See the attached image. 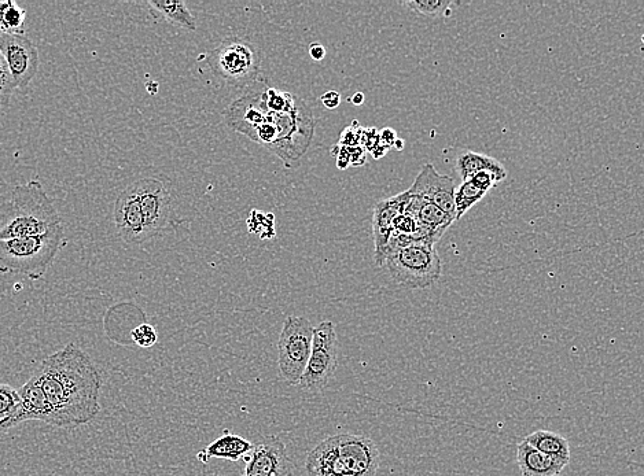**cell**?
<instances>
[{"label": "cell", "mask_w": 644, "mask_h": 476, "mask_svg": "<svg viewBox=\"0 0 644 476\" xmlns=\"http://www.w3.org/2000/svg\"><path fill=\"white\" fill-rule=\"evenodd\" d=\"M266 83V79L257 77L246 87L245 94L228 106L224 114L226 123L235 132L272 151L286 168H297L314 139V113L303 99L293 112H271L263 102Z\"/></svg>", "instance_id": "obj_1"}, {"label": "cell", "mask_w": 644, "mask_h": 476, "mask_svg": "<svg viewBox=\"0 0 644 476\" xmlns=\"http://www.w3.org/2000/svg\"><path fill=\"white\" fill-rule=\"evenodd\" d=\"M32 375L53 409L55 427L84 426L101 412V372L75 343L50 354Z\"/></svg>", "instance_id": "obj_2"}, {"label": "cell", "mask_w": 644, "mask_h": 476, "mask_svg": "<svg viewBox=\"0 0 644 476\" xmlns=\"http://www.w3.org/2000/svg\"><path fill=\"white\" fill-rule=\"evenodd\" d=\"M60 225V214L39 180L14 187L9 201L0 205V242L47 234Z\"/></svg>", "instance_id": "obj_3"}, {"label": "cell", "mask_w": 644, "mask_h": 476, "mask_svg": "<svg viewBox=\"0 0 644 476\" xmlns=\"http://www.w3.org/2000/svg\"><path fill=\"white\" fill-rule=\"evenodd\" d=\"M66 245L64 225L47 234L0 242V273L40 280Z\"/></svg>", "instance_id": "obj_4"}, {"label": "cell", "mask_w": 644, "mask_h": 476, "mask_svg": "<svg viewBox=\"0 0 644 476\" xmlns=\"http://www.w3.org/2000/svg\"><path fill=\"white\" fill-rule=\"evenodd\" d=\"M384 267L390 278L410 290L429 289L439 282L443 263L434 247L414 245L386 257Z\"/></svg>", "instance_id": "obj_5"}, {"label": "cell", "mask_w": 644, "mask_h": 476, "mask_svg": "<svg viewBox=\"0 0 644 476\" xmlns=\"http://www.w3.org/2000/svg\"><path fill=\"white\" fill-rule=\"evenodd\" d=\"M315 327L305 317L289 316L278 339L279 374L287 385L296 386L303 378L311 356Z\"/></svg>", "instance_id": "obj_6"}, {"label": "cell", "mask_w": 644, "mask_h": 476, "mask_svg": "<svg viewBox=\"0 0 644 476\" xmlns=\"http://www.w3.org/2000/svg\"><path fill=\"white\" fill-rule=\"evenodd\" d=\"M212 72L235 88H246L259 77L260 54L252 43L231 40L208 55Z\"/></svg>", "instance_id": "obj_7"}, {"label": "cell", "mask_w": 644, "mask_h": 476, "mask_svg": "<svg viewBox=\"0 0 644 476\" xmlns=\"http://www.w3.org/2000/svg\"><path fill=\"white\" fill-rule=\"evenodd\" d=\"M338 365V339L333 321L325 320L315 327L311 356L303 378L298 382L300 389L308 393H319L326 389L336 374Z\"/></svg>", "instance_id": "obj_8"}, {"label": "cell", "mask_w": 644, "mask_h": 476, "mask_svg": "<svg viewBox=\"0 0 644 476\" xmlns=\"http://www.w3.org/2000/svg\"><path fill=\"white\" fill-rule=\"evenodd\" d=\"M135 197L141 206L147 236L153 238L172 223V198L164 184L153 177L131 184Z\"/></svg>", "instance_id": "obj_9"}, {"label": "cell", "mask_w": 644, "mask_h": 476, "mask_svg": "<svg viewBox=\"0 0 644 476\" xmlns=\"http://www.w3.org/2000/svg\"><path fill=\"white\" fill-rule=\"evenodd\" d=\"M0 54L16 88H27L39 72V50L27 35H0Z\"/></svg>", "instance_id": "obj_10"}, {"label": "cell", "mask_w": 644, "mask_h": 476, "mask_svg": "<svg viewBox=\"0 0 644 476\" xmlns=\"http://www.w3.org/2000/svg\"><path fill=\"white\" fill-rule=\"evenodd\" d=\"M338 457L345 476H375L381 453L373 439L364 435L340 434Z\"/></svg>", "instance_id": "obj_11"}, {"label": "cell", "mask_w": 644, "mask_h": 476, "mask_svg": "<svg viewBox=\"0 0 644 476\" xmlns=\"http://www.w3.org/2000/svg\"><path fill=\"white\" fill-rule=\"evenodd\" d=\"M18 394H20V407L10 419L0 423V433H6L11 428L25 422H33V420L55 427L53 409H51L35 376L32 375L29 378L28 382L18 390Z\"/></svg>", "instance_id": "obj_12"}, {"label": "cell", "mask_w": 644, "mask_h": 476, "mask_svg": "<svg viewBox=\"0 0 644 476\" xmlns=\"http://www.w3.org/2000/svg\"><path fill=\"white\" fill-rule=\"evenodd\" d=\"M292 461L278 437H268L249 453L242 476H290Z\"/></svg>", "instance_id": "obj_13"}, {"label": "cell", "mask_w": 644, "mask_h": 476, "mask_svg": "<svg viewBox=\"0 0 644 476\" xmlns=\"http://www.w3.org/2000/svg\"><path fill=\"white\" fill-rule=\"evenodd\" d=\"M455 183L450 176L440 175L432 164L423 166L414 184L408 190L455 219Z\"/></svg>", "instance_id": "obj_14"}, {"label": "cell", "mask_w": 644, "mask_h": 476, "mask_svg": "<svg viewBox=\"0 0 644 476\" xmlns=\"http://www.w3.org/2000/svg\"><path fill=\"white\" fill-rule=\"evenodd\" d=\"M410 190L404 191L396 197L382 199L374 208L373 230L375 242V264L384 267L385 249L388 245L390 235L393 232V221L397 216L404 213V209L410 201Z\"/></svg>", "instance_id": "obj_15"}, {"label": "cell", "mask_w": 644, "mask_h": 476, "mask_svg": "<svg viewBox=\"0 0 644 476\" xmlns=\"http://www.w3.org/2000/svg\"><path fill=\"white\" fill-rule=\"evenodd\" d=\"M114 224L120 238L127 243H141L147 241L145 220L138 199L135 197L131 186L125 188L114 204Z\"/></svg>", "instance_id": "obj_16"}, {"label": "cell", "mask_w": 644, "mask_h": 476, "mask_svg": "<svg viewBox=\"0 0 644 476\" xmlns=\"http://www.w3.org/2000/svg\"><path fill=\"white\" fill-rule=\"evenodd\" d=\"M308 476H345L338 457L337 435L325 439L307 457Z\"/></svg>", "instance_id": "obj_17"}, {"label": "cell", "mask_w": 644, "mask_h": 476, "mask_svg": "<svg viewBox=\"0 0 644 476\" xmlns=\"http://www.w3.org/2000/svg\"><path fill=\"white\" fill-rule=\"evenodd\" d=\"M255 445L249 442L248 439L226 433L213 441L212 444L206 446V449L201 450L197 455V459L202 464H208L211 459H223L238 463L239 460L248 456Z\"/></svg>", "instance_id": "obj_18"}, {"label": "cell", "mask_w": 644, "mask_h": 476, "mask_svg": "<svg viewBox=\"0 0 644 476\" xmlns=\"http://www.w3.org/2000/svg\"><path fill=\"white\" fill-rule=\"evenodd\" d=\"M517 463L522 476H557L566 467L562 461L544 455L525 441L518 445Z\"/></svg>", "instance_id": "obj_19"}, {"label": "cell", "mask_w": 644, "mask_h": 476, "mask_svg": "<svg viewBox=\"0 0 644 476\" xmlns=\"http://www.w3.org/2000/svg\"><path fill=\"white\" fill-rule=\"evenodd\" d=\"M455 169L462 183L467 182L480 172L492 173L499 183L506 180L507 177V171L502 162L487 156V154L476 153V151H465V153L459 154L456 158Z\"/></svg>", "instance_id": "obj_20"}, {"label": "cell", "mask_w": 644, "mask_h": 476, "mask_svg": "<svg viewBox=\"0 0 644 476\" xmlns=\"http://www.w3.org/2000/svg\"><path fill=\"white\" fill-rule=\"evenodd\" d=\"M526 444L544 453V455L554 457L562 461L566 466L570 463V446L568 439L557 433L548 430L535 431L524 439Z\"/></svg>", "instance_id": "obj_21"}, {"label": "cell", "mask_w": 644, "mask_h": 476, "mask_svg": "<svg viewBox=\"0 0 644 476\" xmlns=\"http://www.w3.org/2000/svg\"><path fill=\"white\" fill-rule=\"evenodd\" d=\"M147 6L163 14L172 24L179 25L186 31H197V21L191 11L187 9L186 3L180 2V0H157V2L149 0Z\"/></svg>", "instance_id": "obj_22"}, {"label": "cell", "mask_w": 644, "mask_h": 476, "mask_svg": "<svg viewBox=\"0 0 644 476\" xmlns=\"http://www.w3.org/2000/svg\"><path fill=\"white\" fill-rule=\"evenodd\" d=\"M27 10L18 6L14 0L0 2V32L6 35H25Z\"/></svg>", "instance_id": "obj_23"}, {"label": "cell", "mask_w": 644, "mask_h": 476, "mask_svg": "<svg viewBox=\"0 0 644 476\" xmlns=\"http://www.w3.org/2000/svg\"><path fill=\"white\" fill-rule=\"evenodd\" d=\"M485 195L487 194L482 193L477 187H474L470 180L460 183V186L455 188L454 195L455 221L462 219Z\"/></svg>", "instance_id": "obj_24"}, {"label": "cell", "mask_w": 644, "mask_h": 476, "mask_svg": "<svg viewBox=\"0 0 644 476\" xmlns=\"http://www.w3.org/2000/svg\"><path fill=\"white\" fill-rule=\"evenodd\" d=\"M417 221L419 223L428 225L429 228H432L434 231H439L441 234H445V231L455 223L454 217L448 216L447 213H444L443 210L437 208L433 204L426 202L419 210Z\"/></svg>", "instance_id": "obj_25"}, {"label": "cell", "mask_w": 644, "mask_h": 476, "mask_svg": "<svg viewBox=\"0 0 644 476\" xmlns=\"http://www.w3.org/2000/svg\"><path fill=\"white\" fill-rule=\"evenodd\" d=\"M452 5L454 3L451 0H411V2H404V6L411 11L432 18L445 16Z\"/></svg>", "instance_id": "obj_26"}, {"label": "cell", "mask_w": 644, "mask_h": 476, "mask_svg": "<svg viewBox=\"0 0 644 476\" xmlns=\"http://www.w3.org/2000/svg\"><path fill=\"white\" fill-rule=\"evenodd\" d=\"M20 407V394L10 385L0 383V423L10 419Z\"/></svg>", "instance_id": "obj_27"}, {"label": "cell", "mask_w": 644, "mask_h": 476, "mask_svg": "<svg viewBox=\"0 0 644 476\" xmlns=\"http://www.w3.org/2000/svg\"><path fill=\"white\" fill-rule=\"evenodd\" d=\"M131 338L139 348L149 349L158 342V332L152 324L143 323L131 331Z\"/></svg>", "instance_id": "obj_28"}, {"label": "cell", "mask_w": 644, "mask_h": 476, "mask_svg": "<svg viewBox=\"0 0 644 476\" xmlns=\"http://www.w3.org/2000/svg\"><path fill=\"white\" fill-rule=\"evenodd\" d=\"M14 90H16V84L11 79L5 59L0 57V106L9 105Z\"/></svg>", "instance_id": "obj_29"}, {"label": "cell", "mask_w": 644, "mask_h": 476, "mask_svg": "<svg viewBox=\"0 0 644 476\" xmlns=\"http://www.w3.org/2000/svg\"><path fill=\"white\" fill-rule=\"evenodd\" d=\"M363 128L358 123H353L351 127L342 132L341 140L338 145L345 147L360 146V139H362Z\"/></svg>", "instance_id": "obj_30"}, {"label": "cell", "mask_w": 644, "mask_h": 476, "mask_svg": "<svg viewBox=\"0 0 644 476\" xmlns=\"http://www.w3.org/2000/svg\"><path fill=\"white\" fill-rule=\"evenodd\" d=\"M470 182L473 183L474 187L482 191V193L487 194L499 183V180L492 173L480 172L476 176L471 177Z\"/></svg>", "instance_id": "obj_31"}, {"label": "cell", "mask_w": 644, "mask_h": 476, "mask_svg": "<svg viewBox=\"0 0 644 476\" xmlns=\"http://www.w3.org/2000/svg\"><path fill=\"white\" fill-rule=\"evenodd\" d=\"M415 228H417V220L407 214H400L393 221V231L399 232V234L410 236L414 234Z\"/></svg>", "instance_id": "obj_32"}, {"label": "cell", "mask_w": 644, "mask_h": 476, "mask_svg": "<svg viewBox=\"0 0 644 476\" xmlns=\"http://www.w3.org/2000/svg\"><path fill=\"white\" fill-rule=\"evenodd\" d=\"M378 136L381 145L388 147V149H392L395 146L396 140L399 139L397 132L392 128L381 129V131H378Z\"/></svg>", "instance_id": "obj_33"}, {"label": "cell", "mask_w": 644, "mask_h": 476, "mask_svg": "<svg viewBox=\"0 0 644 476\" xmlns=\"http://www.w3.org/2000/svg\"><path fill=\"white\" fill-rule=\"evenodd\" d=\"M320 101H322L323 106H325L326 109H329V110L337 109V107L341 105L340 92H337V91L326 92L325 95H322V97H320Z\"/></svg>", "instance_id": "obj_34"}, {"label": "cell", "mask_w": 644, "mask_h": 476, "mask_svg": "<svg viewBox=\"0 0 644 476\" xmlns=\"http://www.w3.org/2000/svg\"><path fill=\"white\" fill-rule=\"evenodd\" d=\"M349 161L352 166H362L366 162L367 151L362 146L348 147Z\"/></svg>", "instance_id": "obj_35"}, {"label": "cell", "mask_w": 644, "mask_h": 476, "mask_svg": "<svg viewBox=\"0 0 644 476\" xmlns=\"http://www.w3.org/2000/svg\"><path fill=\"white\" fill-rule=\"evenodd\" d=\"M309 55L314 61H323L326 57L325 46L320 43H312L311 47H309Z\"/></svg>", "instance_id": "obj_36"}, {"label": "cell", "mask_w": 644, "mask_h": 476, "mask_svg": "<svg viewBox=\"0 0 644 476\" xmlns=\"http://www.w3.org/2000/svg\"><path fill=\"white\" fill-rule=\"evenodd\" d=\"M364 101H366V97H364L363 92H356V94L351 98V102L355 106H362Z\"/></svg>", "instance_id": "obj_37"}, {"label": "cell", "mask_w": 644, "mask_h": 476, "mask_svg": "<svg viewBox=\"0 0 644 476\" xmlns=\"http://www.w3.org/2000/svg\"><path fill=\"white\" fill-rule=\"evenodd\" d=\"M393 147H395V149L399 150V151L403 150L404 149V140L397 139L396 143H395V146H393Z\"/></svg>", "instance_id": "obj_38"}, {"label": "cell", "mask_w": 644, "mask_h": 476, "mask_svg": "<svg viewBox=\"0 0 644 476\" xmlns=\"http://www.w3.org/2000/svg\"><path fill=\"white\" fill-rule=\"evenodd\" d=\"M204 476H224L222 474H209V475H204Z\"/></svg>", "instance_id": "obj_39"}, {"label": "cell", "mask_w": 644, "mask_h": 476, "mask_svg": "<svg viewBox=\"0 0 644 476\" xmlns=\"http://www.w3.org/2000/svg\"><path fill=\"white\" fill-rule=\"evenodd\" d=\"M0 35H2V32H0Z\"/></svg>", "instance_id": "obj_40"}, {"label": "cell", "mask_w": 644, "mask_h": 476, "mask_svg": "<svg viewBox=\"0 0 644 476\" xmlns=\"http://www.w3.org/2000/svg\"><path fill=\"white\" fill-rule=\"evenodd\" d=\"M0 57H2V54H0Z\"/></svg>", "instance_id": "obj_41"}]
</instances>
